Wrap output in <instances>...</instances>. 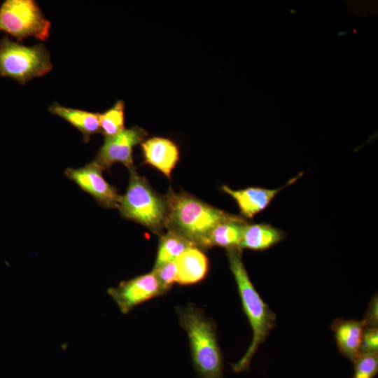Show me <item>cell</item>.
I'll return each instance as SVG.
<instances>
[{"label": "cell", "instance_id": "obj_1", "mask_svg": "<svg viewBox=\"0 0 378 378\" xmlns=\"http://www.w3.org/2000/svg\"><path fill=\"white\" fill-rule=\"evenodd\" d=\"M230 270L234 277L242 308L246 314L253 337L245 354L236 363L230 364L232 371L239 373L248 371L252 358L260 345L276 326V314L263 301L250 280L241 259L242 249H226Z\"/></svg>", "mask_w": 378, "mask_h": 378}, {"label": "cell", "instance_id": "obj_2", "mask_svg": "<svg viewBox=\"0 0 378 378\" xmlns=\"http://www.w3.org/2000/svg\"><path fill=\"white\" fill-rule=\"evenodd\" d=\"M166 228L175 231L200 248H207L211 230L232 215L212 206L185 192L169 190Z\"/></svg>", "mask_w": 378, "mask_h": 378}, {"label": "cell", "instance_id": "obj_3", "mask_svg": "<svg viewBox=\"0 0 378 378\" xmlns=\"http://www.w3.org/2000/svg\"><path fill=\"white\" fill-rule=\"evenodd\" d=\"M181 327L188 337L192 363L199 378H224L223 356L216 326L195 305L176 308Z\"/></svg>", "mask_w": 378, "mask_h": 378}, {"label": "cell", "instance_id": "obj_4", "mask_svg": "<svg viewBox=\"0 0 378 378\" xmlns=\"http://www.w3.org/2000/svg\"><path fill=\"white\" fill-rule=\"evenodd\" d=\"M118 209L122 217L146 226L155 234H161L166 227L165 197L156 193L135 168L130 170L129 186L125 194L121 196Z\"/></svg>", "mask_w": 378, "mask_h": 378}, {"label": "cell", "instance_id": "obj_5", "mask_svg": "<svg viewBox=\"0 0 378 378\" xmlns=\"http://www.w3.org/2000/svg\"><path fill=\"white\" fill-rule=\"evenodd\" d=\"M52 68L50 55L43 44L26 46L7 36L0 41V76L24 85L48 74Z\"/></svg>", "mask_w": 378, "mask_h": 378}, {"label": "cell", "instance_id": "obj_6", "mask_svg": "<svg viewBox=\"0 0 378 378\" xmlns=\"http://www.w3.org/2000/svg\"><path fill=\"white\" fill-rule=\"evenodd\" d=\"M50 27L34 0H6L0 6V31L18 42L29 36L45 41L49 38Z\"/></svg>", "mask_w": 378, "mask_h": 378}, {"label": "cell", "instance_id": "obj_7", "mask_svg": "<svg viewBox=\"0 0 378 378\" xmlns=\"http://www.w3.org/2000/svg\"><path fill=\"white\" fill-rule=\"evenodd\" d=\"M147 132L139 126L125 129L118 134L105 137L104 142L94 160L104 170L115 163H122L130 171L133 169V148L141 144Z\"/></svg>", "mask_w": 378, "mask_h": 378}, {"label": "cell", "instance_id": "obj_8", "mask_svg": "<svg viewBox=\"0 0 378 378\" xmlns=\"http://www.w3.org/2000/svg\"><path fill=\"white\" fill-rule=\"evenodd\" d=\"M107 293L124 314L136 306L166 293L152 272L123 281L116 287L108 288Z\"/></svg>", "mask_w": 378, "mask_h": 378}, {"label": "cell", "instance_id": "obj_9", "mask_svg": "<svg viewBox=\"0 0 378 378\" xmlns=\"http://www.w3.org/2000/svg\"><path fill=\"white\" fill-rule=\"evenodd\" d=\"M104 169L95 162L80 168H67L64 174L83 190L106 208H118L121 196L102 175Z\"/></svg>", "mask_w": 378, "mask_h": 378}, {"label": "cell", "instance_id": "obj_10", "mask_svg": "<svg viewBox=\"0 0 378 378\" xmlns=\"http://www.w3.org/2000/svg\"><path fill=\"white\" fill-rule=\"evenodd\" d=\"M302 174V173L290 178L285 185L276 189L249 187L241 190H232L225 185L221 189L235 200L243 218H252L255 215L265 210L279 192L293 183Z\"/></svg>", "mask_w": 378, "mask_h": 378}, {"label": "cell", "instance_id": "obj_11", "mask_svg": "<svg viewBox=\"0 0 378 378\" xmlns=\"http://www.w3.org/2000/svg\"><path fill=\"white\" fill-rule=\"evenodd\" d=\"M144 162L169 178L179 160L177 145L167 138L154 136L141 144Z\"/></svg>", "mask_w": 378, "mask_h": 378}, {"label": "cell", "instance_id": "obj_12", "mask_svg": "<svg viewBox=\"0 0 378 378\" xmlns=\"http://www.w3.org/2000/svg\"><path fill=\"white\" fill-rule=\"evenodd\" d=\"M176 284L190 286L202 281L209 271V260L197 246H191L176 258Z\"/></svg>", "mask_w": 378, "mask_h": 378}, {"label": "cell", "instance_id": "obj_13", "mask_svg": "<svg viewBox=\"0 0 378 378\" xmlns=\"http://www.w3.org/2000/svg\"><path fill=\"white\" fill-rule=\"evenodd\" d=\"M362 321L336 318L331 324L339 351L351 362L360 354V346L364 330Z\"/></svg>", "mask_w": 378, "mask_h": 378}, {"label": "cell", "instance_id": "obj_14", "mask_svg": "<svg viewBox=\"0 0 378 378\" xmlns=\"http://www.w3.org/2000/svg\"><path fill=\"white\" fill-rule=\"evenodd\" d=\"M285 232L267 223H247L239 245L241 249L265 251L285 238Z\"/></svg>", "mask_w": 378, "mask_h": 378}, {"label": "cell", "instance_id": "obj_15", "mask_svg": "<svg viewBox=\"0 0 378 378\" xmlns=\"http://www.w3.org/2000/svg\"><path fill=\"white\" fill-rule=\"evenodd\" d=\"M48 111L62 118L82 132L85 143L89 142L92 134L101 132L98 113L66 107L57 102L51 104Z\"/></svg>", "mask_w": 378, "mask_h": 378}, {"label": "cell", "instance_id": "obj_16", "mask_svg": "<svg viewBox=\"0 0 378 378\" xmlns=\"http://www.w3.org/2000/svg\"><path fill=\"white\" fill-rule=\"evenodd\" d=\"M248 223L242 216L232 215L217 225L209 233L207 247L239 248L244 229Z\"/></svg>", "mask_w": 378, "mask_h": 378}, {"label": "cell", "instance_id": "obj_17", "mask_svg": "<svg viewBox=\"0 0 378 378\" xmlns=\"http://www.w3.org/2000/svg\"><path fill=\"white\" fill-rule=\"evenodd\" d=\"M194 246L190 241L181 234L167 230L166 233L160 236L154 267L175 260L186 250Z\"/></svg>", "mask_w": 378, "mask_h": 378}, {"label": "cell", "instance_id": "obj_18", "mask_svg": "<svg viewBox=\"0 0 378 378\" xmlns=\"http://www.w3.org/2000/svg\"><path fill=\"white\" fill-rule=\"evenodd\" d=\"M100 132L105 137L118 134L125 130V103L118 100L115 104L99 113Z\"/></svg>", "mask_w": 378, "mask_h": 378}, {"label": "cell", "instance_id": "obj_19", "mask_svg": "<svg viewBox=\"0 0 378 378\" xmlns=\"http://www.w3.org/2000/svg\"><path fill=\"white\" fill-rule=\"evenodd\" d=\"M352 363L354 370L351 378H375L378 373V352L360 353Z\"/></svg>", "mask_w": 378, "mask_h": 378}, {"label": "cell", "instance_id": "obj_20", "mask_svg": "<svg viewBox=\"0 0 378 378\" xmlns=\"http://www.w3.org/2000/svg\"><path fill=\"white\" fill-rule=\"evenodd\" d=\"M152 272L166 293L176 283L177 269L175 260L153 267Z\"/></svg>", "mask_w": 378, "mask_h": 378}, {"label": "cell", "instance_id": "obj_21", "mask_svg": "<svg viewBox=\"0 0 378 378\" xmlns=\"http://www.w3.org/2000/svg\"><path fill=\"white\" fill-rule=\"evenodd\" d=\"M377 352H378V328L377 327H365L362 335L360 353Z\"/></svg>", "mask_w": 378, "mask_h": 378}, {"label": "cell", "instance_id": "obj_22", "mask_svg": "<svg viewBox=\"0 0 378 378\" xmlns=\"http://www.w3.org/2000/svg\"><path fill=\"white\" fill-rule=\"evenodd\" d=\"M378 300L374 295L369 303V307L364 318L362 320L365 327H377L378 323Z\"/></svg>", "mask_w": 378, "mask_h": 378}]
</instances>
